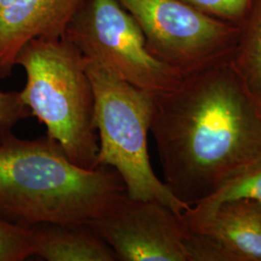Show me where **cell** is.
Here are the masks:
<instances>
[{
    "label": "cell",
    "mask_w": 261,
    "mask_h": 261,
    "mask_svg": "<svg viewBox=\"0 0 261 261\" xmlns=\"http://www.w3.org/2000/svg\"><path fill=\"white\" fill-rule=\"evenodd\" d=\"M152 133L164 182L188 206L261 159V103L231 62L152 94Z\"/></svg>",
    "instance_id": "obj_1"
},
{
    "label": "cell",
    "mask_w": 261,
    "mask_h": 261,
    "mask_svg": "<svg viewBox=\"0 0 261 261\" xmlns=\"http://www.w3.org/2000/svg\"><path fill=\"white\" fill-rule=\"evenodd\" d=\"M125 195L114 168H82L47 135L0 141V217L11 222L89 224Z\"/></svg>",
    "instance_id": "obj_2"
},
{
    "label": "cell",
    "mask_w": 261,
    "mask_h": 261,
    "mask_svg": "<svg viewBox=\"0 0 261 261\" xmlns=\"http://www.w3.org/2000/svg\"><path fill=\"white\" fill-rule=\"evenodd\" d=\"M27 83L19 96L67 157L82 168H98L99 137L93 87L86 59L67 37L40 38L19 51Z\"/></svg>",
    "instance_id": "obj_3"
},
{
    "label": "cell",
    "mask_w": 261,
    "mask_h": 261,
    "mask_svg": "<svg viewBox=\"0 0 261 261\" xmlns=\"http://www.w3.org/2000/svg\"><path fill=\"white\" fill-rule=\"evenodd\" d=\"M86 70L95 99V124L99 137L98 167L114 168L130 198L155 200L177 214H183L191 206L171 193L156 175L150 163L147 139L153 108L152 94L88 59Z\"/></svg>",
    "instance_id": "obj_4"
},
{
    "label": "cell",
    "mask_w": 261,
    "mask_h": 261,
    "mask_svg": "<svg viewBox=\"0 0 261 261\" xmlns=\"http://www.w3.org/2000/svg\"><path fill=\"white\" fill-rule=\"evenodd\" d=\"M136 19L151 55L183 77L232 61L241 28L182 0H117Z\"/></svg>",
    "instance_id": "obj_5"
},
{
    "label": "cell",
    "mask_w": 261,
    "mask_h": 261,
    "mask_svg": "<svg viewBox=\"0 0 261 261\" xmlns=\"http://www.w3.org/2000/svg\"><path fill=\"white\" fill-rule=\"evenodd\" d=\"M66 36L84 57L151 94L184 79L151 55L140 25L117 0H84Z\"/></svg>",
    "instance_id": "obj_6"
},
{
    "label": "cell",
    "mask_w": 261,
    "mask_h": 261,
    "mask_svg": "<svg viewBox=\"0 0 261 261\" xmlns=\"http://www.w3.org/2000/svg\"><path fill=\"white\" fill-rule=\"evenodd\" d=\"M121 261H189L191 231L168 206L127 195L89 223Z\"/></svg>",
    "instance_id": "obj_7"
},
{
    "label": "cell",
    "mask_w": 261,
    "mask_h": 261,
    "mask_svg": "<svg viewBox=\"0 0 261 261\" xmlns=\"http://www.w3.org/2000/svg\"><path fill=\"white\" fill-rule=\"evenodd\" d=\"M84 0H0V80L30 41L65 36Z\"/></svg>",
    "instance_id": "obj_8"
},
{
    "label": "cell",
    "mask_w": 261,
    "mask_h": 261,
    "mask_svg": "<svg viewBox=\"0 0 261 261\" xmlns=\"http://www.w3.org/2000/svg\"><path fill=\"white\" fill-rule=\"evenodd\" d=\"M185 224L190 231L219 245L230 261H261V204L256 201H226L204 218Z\"/></svg>",
    "instance_id": "obj_9"
},
{
    "label": "cell",
    "mask_w": 261,
    "mask_h": 261,
    "mask_svg": "<svg viewBox=\"0 0 261 261\" xmlns=\"http://www.w3.org/2000/svg\"><path fill=\"white\" fill-rule=\"evenodd\" d=\"M35 255L47 261H117V255L88 224L31 226Z\"/></svg>",
    "instance_id": "obj_10"
},
{
    "label": "cell",
    "mask_w": 261,
    "mask_h": 261,
    "mask_svg": "<svg viewBox=\"0 0 261 261\" xmlns=\"http://www.w3.org/2000/svg\"><path fill=\"white\" fill-rule=\"evenodd\" d=\"M240 28L231 63L248 90L261 103V0H254Z\"/></svg>",
    "instance_id": "obj_11"
},
{
    "label": "cell",
    "mask_w": 261,
    "mask_h": 261,
    "mask_svg": "<svg viewBox=\"0 0 261 261\" xmlns=\"http://www.w3.org/2000/svg\"><path fill=\"white\" fill-rule=\"evenodd\" d=\"M251 199L261 204V159L229 179L214 194L191 206L182 214L185 224L198 221L226 201Z\"/></svg>",
    "instance_id": "obj_12"
},
{
    "label": "cell",
    "mask_w": 261,
    "mask_h": 261,
    "mask_svg": "<svg viewBox=\"0 0 261 261\" xmlns=\"http://www.w3.org/2000/svg\"><path fill=\"white\" fill-rule=\"evenodd\" d=\"M35 255L31 226L0 217V261H22Z\"/></svg>",
    "instance_id": "obj_13"
},
{
    "label": "cell",
    "mask_w": 261,
    "mask_h": 261,
    "mask_svg": "<svg viewBox=\"0 0 261 261\" xmlns=\"http://www.w3.org/2000/svg\"><path fill=\"white\" fill-rule=\"evenodd\" d=\"M191 6L226 22L241 27L254 0H182Z\"/></svg>",
    "instance_id": "obj_14"
},
{
    "label": "cell",
    "mask_w": 261,
    "mask_h": 261,
    "mask_svg": "<svg viewBox=\"0 0 261 261\" xmlns=\"http://www.w3.org/2000/svg\"><path fill=\"white\" fill-rule=\"evenodd\" d=\"M31 116V112L22 103L19 92L0 90V141L13 134V128L19 121Z\"/></svg>",
    "instance_id": "obj_15"
}]
</instances>
